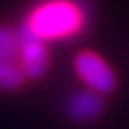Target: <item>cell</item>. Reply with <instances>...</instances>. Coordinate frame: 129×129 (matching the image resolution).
<instances>
[{"label":"cell","instance_id":"6","mask_svg":"<svg viewBox=\"0 0 129 129\" xmlns=\"http://www.w3.org/2000/svg\"><path fill=\"white\" fill-rule=\"evenodd\" d=\"M16 48H18V39L15 37L13 31L8 27H0V61H11Z\"/></svg>","mask_w":129,"mask_h":129},{"label":"cell","instance_id":"1","mask_svg":"<svg viewBox=\"0 0 129 129\" xmlns=\"http://www.w3.org/2000/svg\"><path fill=\"white\" fill-rule=\"evenodd\" d=\"M27 23L42 39H56L76 32L82 24L79 8L66 0H55L40 5Z\"/></svg>","mask_w":129,"mask_h":129},{"label":"cell","instance_id":"3","mask_svg":"<svg viewBox=\"0 0 129 129\" xmlns=\"http://www.w3.org/2000/svg\"><path fill=\"white\" fill-rule=\"evenodd\" d=\"M103 111V102L97 92L82 90L68 102V113L78 121H90Z\"/></svg>","mask_w":129,"mask_h":129},{"label":"cell","instance_id":"4","mask_svg":"<svg viewBox=\"0 0 129 129\" xmlns=\"http://www.w3.org/2000/svg\"><path fill=\"white\" fill-rule=\"evenodd\" d=\"M23 58V73L29 78H40L48 68V52L42 39L32 40L19 47Z\"/></svg>","mask_w":129,"mask_h":129},{"label":"cell","instance_id":"2","mask_svg":"<svg viewBox=\"0 0 129 129\" xmlns=\"http://www.w3.org/2000/svg\"><path fill=\"white\" fill-rule=\"evenodd\" d=\"M74 68L84 82L89 87H92L95 92H100V94L111 92L116 86L115 73L107 64V61L94 52H81L76 56Z\"/></svg>","mask_w":129,"mask_h":129},{"label":"cell","instance_id":"5","mask_svg":"<svg viewBox=\"0 0 129 129\" xmlns=\"http://www.w3.org/2000/svg\"><path fill=\"white\" fill-rule=\"evenodd\" d=\"M24 81V73L11 61H0V89L13 90L18 89Z\"/></svg>","mask_w":129,"mask_h":129}]
</instances>
